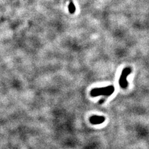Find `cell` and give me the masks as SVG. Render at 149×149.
I'll use <instances>...</instances> for the list:
<instances>
[{
  "mask_svg": "<svg viewBox=\"0 0 149 149\" xmlns=\"http://www.w3.org/2000/svg\"><path fill=\"white\" fill-rule=\"evenodd\" d=\"M115 91V88L113 85L102 88H93L90 91V95L92 97H97L100 96H109L113 94Z\"/></svg>",
  "mask_w": 149,
  "mask_h": 149,
  "instance_id": "obj_1",
  "label": "cell"
},
{
  "mask_svg": "<svg viewBox=\"0 0 149 149\" xmlns=\"http://www.w3.org/2000/svg\"><path fill=\"white\" fill-rule=\"evenodd\" d=\"M132 72V69L130 67H126L123 70L120 77L119 80L120 86L122 88H126L128 86V82L127 81V77Z\"/></svg>",
  "mask_w": 149,
  "mask_h": 149,
  "instance_id": "obj_2",
  "label": "cell"
},
{
  "mask_svg": "<svg viewBox=\"0 0 149 149\" xmlns=\"http://www.w3.org/2000/svg\"><path fill=\"white\" fill-rule=\"evenodd\" d=\"M106 120V118L104 116H92L90 118V122L94 125L100 124L104 123Z\"/></svg>",
  "mask_w": 149,
  "mask_h": 149,
  "instance_id": "obj_3",
  "label": "cell"
},
{
  "mask_svg": "<svg viewBox=\"0 0 149 149\" xmlns=\"http://www.w3.org/2000/svg\"><path fill=\"white\" fill-rule=\"evenodd\" d=\"M68 11L71 14H74L76 12V7L72 2H70L68 4Z\"/></svg>",
  "mask_w": 149,
  "mask_h": 149,
  "instance_id": "obj_4",
  "label": "cell"
}]
</instances>
